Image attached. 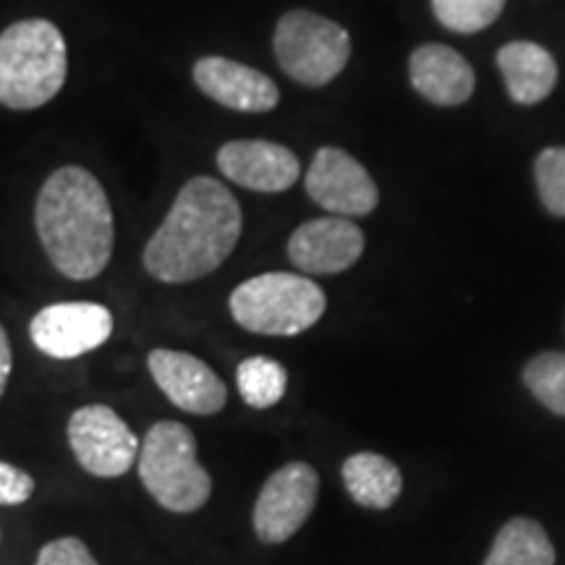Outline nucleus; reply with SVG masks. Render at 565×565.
Masks as SVG:
<instances>
[{"mask_svg": "<svg viewBox=\"0 0 565 565\" xmlns=\"http://www.w3.org/2000/svg\"><path fill=\"white\" fill-rule=\"evenodd\" d=\"M244 217L228 186L196 175L145 246L141 263L160 282H192L215 273L242 238Z\"/></svg>", "mask_w": 565, "mask_h": 565, "instance_id": "f257e3e1", "label": "nucleus"}, {"mask_svg": "<svg viewBox=\"0 0 565 565\" xmlns=\"http://www.w3.org/2000/svg\"><path fill=\"white\" fill-rule=\"evenodd\" d=\"M34 225L55 270L71 280L97 278L113 257L116 223L103 183L66 166L42 183Z\"/></svg>", "mask_w": 565, "mask_h": 565, "instance_id": "f03ea898", "label": "nucleus"}, {"mask_svg": "<svg viewBox=\"0 0 565 565\" xmlns=\"http://www.w3.org/2000/svg\"><path fill=\"white\" fill-rule=\"evenodd\" d=\"M66 40L47 19H26L0 34V105L34 110L66 82Z\"/></svg>", "mask_w": 565, "mask_h": 565, "instance_id": "7ed1b4c3", "label": "nucleus"}, {"mask_svg": "<svg viewBox=\"0 0 565 565\" xmlns=\"http://www.w3.org/2000/svg\"><path fill=\"white\" fill-rule=\"evenodd\" d=\"M139 479L158 505L194 513L207 503L212 479L196 458V437L181 422H158L139 445Z\"/></svg>", "mask_w": 565, "mask_h": 565, "instance_id": "20e7f679", "label": "nucleus"}, {"mask_svg": "<svg viewBox=\"0 0 565 565\" xmlns=\"http://www.w3.org/2000/svg\"><path fill=\"white\" fill-rule=\"evenodd\" d=\"M231 315L259 335H299L315 328L328 299L312 278L296 273H265L244 280L231 294Z\"/></svg>", "mask_w": 565, "mask_h": 565, "instance_id": "39448f33", "label": "nucleus"}, {"mask_svg": "<svg viewBox=\"0 0 565 565\" xmlns=\"http://www.w3.org/2000/svg\"><path fill=\"white\" fill-rule=\"evenodd\" d=\"M280 68L303 87H324L351 58V38L335 21L312 11H288L273 40Z\"/></svg>", "mask_w": 565, "mask_h": 565, "instance_id": "423d86ee", "label": "nucleus"}, {"mask_svg": "<svg viewBox=\"0 0 565 565\" xmlns=\"http://www.w3.org/2000/svg\"><path fill=\"white\" fill-rule=\"evenodd\" d=\"M68 445L92 477H124L137 463L141 440L110 406L89 404L68 419Z\"/></svg>", "mask_w": 565, "mask_h": 565, "instance_id": "0eeeda50", "label": "nucleus"}, {"mask_svg": "<svg viewBox=\"0 0 565 565\" xmlns=\"http://www.w3.org/2000/svg\"><path fill=\"white\" fill-rule=\"evenodd\" d=\"M320 494V477L309 463L294 461L267 477L254 505L252 524L265 545L291 540L307 524Z\"/></svg>", "mask_w": 565, "mask_h": 565, "instance_id": "6e6552de", "label": "nucleus"}, {"mask_svg": "<svg viewBox=\"0 0 565 565\" xmlns=\"http://www.w3.org/2000/svg\"><path fill=\"white\" fill-rule=\"evenodd\" d=\"M113 333L108 307L92 301H63L32 317V343L51 359H76L100 349Z\"/></svg>", "mask_w": 565, "mask_h": 565, "instance_id": "1a4fd4ad", "label": "nucleus"}, {"mask_svg": "<svg viewBox=\"0 0 565 565\" xmlns=\"http://www.w3.org/2000/svg\"><path fill=\"white\" fill-rule=\"evenodd\" d=\"M303 183H307V194L322 210L341 217H364L380 202L377 186L366 168L338 147H322L315 154Z\"/></svg>", "mask_w": 565, "mask_h": 565, "instance_id": "9d476101", "label": "nucleus"}, {"mask_svg": "<svg viewBox=\"0 0 565 565\" xmlns=\"http://www.w3.org/2000/svg\"><path fill=\"white\" fill-rule=\"evenodd\" d=\"M152 380L162 393L171 398L173 406H179L186 414L210 416L223 412L228 391L215 370L196 359L194 353L173 351V349H154L147 359Z\"/></svg>", "mask_w": 565, "mask_h": 565, "instance_id": "9b49d317", "label": "nucleus"}, {"mask_svg": "<svg viewBox=\"0 0 565 565\" xmlns=\"http://www.w3.org/2000/svg\"><path fill=\"white\" fill-rule=\"evenodd\" d=\"M364 254V233L349 217L330 215L299 225L288 238V259L309 275L349 270Z\"/></svg>", "mask_w": 565, "mask_h": 565, "instance_id": "f8f14e48", "label": "nucleus"}, {"mask_svg": "<svg viewBox=\"0 0 565 565\" xmlns=\"http://www.w3.org/2000/svg\"><path fill=\"white\" fill-rule=\"evenodd\" d=\"M217 168L228 181L265 194L286 192L301 175L299 158L288 147L263 139L223 145L217 150Z\"/></svg>", "mask_w": 565, "mask_h": 565, "instance_id": "ddd939ff", "label": "nucleus"}, {"mask_svg": "<svg viewBox=\"0 0 565 565\" xmlns=\"http://www.w3.org/2000/svg\"><path fill=\"white\" fill-rule=\"evenodd\" d=\"M194 82L210 100L231 110L267 113L280 100V92L270 76L244 63L217 58V55H207L194 63Z\"/></svg>", "mask_w": 565, "mask_h": 565, "instance_id": "4468645a", "label": "nucleus"}, {"mask_svg": "<svg viewBox=\"0 0 565 565\" xmlns=\"http://www.w3.org/2000/svg\"><path fill=\"white\" fill-rule=\"evenodd\" d=\"M408 74H412L414 89L424 100L445 105H463L475 95V68L448 45H422L412 53L408 61Z\"/></svg>", "mask_w": 565, "mask_h": 565, "instance_id": "2eb2a0df", "label": "nucleus"}, {"mask_svg": "<svg viewBox=\"0 0 565 565\" xmlns=\"http://www.w3.org/2000/svg\"><path fill=\"white\" fill-rule=\"evenodd\" d=\"M498 66L505 76L508 95L519 105L542 103L557 84V63L553 53L536 42H508L500 47Z\"/></svg>", "mask_w": 565, "mask_h": 565, "instance_id": "dca6fc26", "label": "nucleus"}, {"mask_svg": "<svg viewBox=\"0 0 565 565\" xmlns=\"http://www.w3.org/2000/svg\"><path fill=\"white\" fill-rule=\"evenodd\" d=\"M345 492L353 503L372 511H385L404 492V477L391 458L380 454H356L343 461L341 469Z\"/></svg>", "mask_w": 565, "mask_h": 565, "instance_id": "f3484780", "label": "nucleus"}, {"mask_svg": "<svg viewBox=\"0 0 565 565\" xmlns=\"http://www.w3.org/2000/svg\"><path fill=\"white\" fill-rule=\"evenodd\" d=\"M484 565H555V547L534 519H511L494 534Z\"/></svg>", "mask_w": 565, "mask_h": 565, "instance_id": "a211bd4d", "label": "nucleus"}, {"mask_svg": "<svg viewBox=\"0 0 565 565\" xmlns=\"http://www.w3.org/2000/svg\"><path fill=\"white\" fill-rule=\"evenodd\" d=\"M236 385L244 404L263 412V408L280 404L288 387V372L270 356H249L238 364Z\"/></svg>", "mask_w": 565, "mask_h": 565, "instance_id": "6ab92c4d", "label": "nucleus"}, {"mask_svg": "<svg viewBox=\"0 0 565 565\" xmlns=\"http://www.w3.org/2000/svg\"><path fill=\"white\" fill-rule=\"evenodd\" d=\"M524 385L542 406L557 416H565V353H536L524 366Z\"/></svg>", "mask_w": 565, "mask_h": 565, "instance_id": "aec40b11", "label": "nucleus"}, {"mask_svg": "<svg viewBox=\"0 0 565 565\" xmlns=\"http://www.w3.org/2000/svg\"><path fill=\"white\" fill-rule=\"evenodd\" d=\"M505 9V0H433V11L445 30L477 34L494 24Z\"/></svg>", "mask_w": 565, "mask_h": 565, "instance_id": "412c9836", "label": "nucleus"}, {"mask_svg": "<svg viewBox=\"0 0 565 565\" xmlns=\"http://www.w3.org/2000/svg\"><path fill=\"white\" fill-rule=\"evenodd\" d=\"M534 179L545 210L565 217V147H547L536 154Z\"/></svg>", "mask_w": 565, "mask_h": 565, "instance_id": "4be33fe9", "label": "nucleus"}, {"mask_svg": "<svg viewBox=\"0 0 565 565\" xmlns=\"http://www.w3.org/2000/svg\"><path fill=\"white\" fill-rule=\"evenodd\" d=\"M34 565H100L95 561V555L89 553V547L84 545L79 536H63V540L47 542L40 550L38 563Z\"/></svg>", "mask_w": 565, "mask_h": 565, "instance_id": "5701e85b", "label": "nucleus"}, {"mask_svg": "<svg viewBox=\"0 0 565 565\" xmlns=\"http://www.w3.org/2000/svg\"><path fill=\"white\" fill-rule=\"evenodd\" d=\"M34 479L19 466L0 461V505H21L32 498Z\"/></svg>", "mask_w": 565, "mask_h": 565, "instance_id": "b1692460", "label": "nucleus"}, {"mask_svg": "<svg viewBox=\"0 0 565 565\" xmlns=\"http://www.w3.org/2000/svg\"><path fill=\"white\" fill-rule=\"evenodd\" d=\"M11 366H13L11 341H9V333H6V328H3V324H0V398H3L6 385H9Z\"/></svg>", "mask_w": 565, "mask_h": 565, "instance_id": "393cba45", "label": "nucleus"}]
</instances>
